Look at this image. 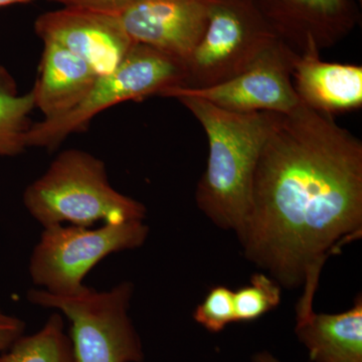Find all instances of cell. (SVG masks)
<instances>
[{
  "instance_id": "obj_1",
  "label": "cell",
  "mask_w": 362,
  "mask_h": 362,
  "mask_svg": "<svg viewBox=\"0 0 362 362\" xmlns=\"http://www.w3.org/2000/svg\"><path fill=\"white\" fill-rule=\"evenodd\" d=\"M361 233V140L300 103L259 154L235 233L245 257L282 287L316 295L328 257Z\"/></svg>"
},
{
  "instance_id": "obj_2",
  "label": "cell",
  "mask_w": 362,
  "mask_h": 362,
  "mask_svg": "<svg viewBox=\"0 0 362 362\" xmlns=\"http://www.w3.org/2000/svg\"><path fill=\"white\" fill-rule=\"evenodd\" d=\"M173 98L201 123L209 140L206 171L195 190L197 206L214 225L237 233L246 218L259 154L282 114L238 113L188 95Z\"/></svg>"
},
{
  "instance_id": "obj_3",
  "label": "cell",
  "mask_w": 362,
  "mask_h": 362,
  "mask_svg": "<svg viewBox=\"0 0 362 362\" xmlns=\"http://www.w3.org/2000/svg\"><path fill=\"white\" fill-rule=\"evenodd\" d=\"M23 204L44 228L144 221L147 213L141 202L112 187L101 159L78 149L59 154L44 175L26 187Z\"/></svg>"
},
{
  "instance_id": "obj_4",
  "label": "cell",
  "mask_w": 362,
  "mask_h": 362,
  "mask_svg": "<svg viewBox=\"0 0 362 362\" xmlns=\"http://www.w3.org/2000/svg\"><path fill=\"white\" fill-rule=\"evenodd\" d=\"M183 63L158 49L134 44L115 70L100 76L88 96L74 110L54 120L35 123L26 135L28 147L54 149L71 133L82 132L98 114L123 102L161 96L185 87Z\"/></svg>"
},
{
  "instance_id": "obj_5",
  "label": "cell",
  "mask_w": 362,
  "mask_h": 362,
  "mask_svg": "<svg viewBox=\"0 0 362 362\" xmlns=\"http://www.w3.org/2000/svg\"><path fill=\"white\" fill-rule=\"evenodd\" d=\"M144 221L103 223L98 228L54 225L44 228L30 262L33 283L59 297H75L90 289L86 276L112 254L134 250L146 242Z\"/></svg>"
},
{
  "instance_id": "obj_6",
  "label": "cell",
  "mask_w": 362,
  "mask_h": 362,
  "mask_svg": "<svg viewBox=\"0 0 362 362\" xmlns=\"http://www.w3.org/2000/svg\"><path fill=\"white\" fill-rule=\"evenodd\" d=\"M134 285L124 281L108 291L90 288L75 297L30 290V303L57 309L71 321L77 362H142L141 338L129 316Z\"/></svg>"
},
{
  "instance_id": "obj_7",
  "label": "cell",
  "mask_w": 362,
  "mask_h": 362,
  "mask_svg": "<svg viewBox=\"0 0 362 362\" xmlns=\"http://www.w3.org/2000/svg\"><path fill=\"white\" fill-rule=\"evenodd\" d=\"M255 0H207L204 37L185 63V87L204 89L237 77L277 42Z\"/></svg>"
},
{
  "instance_id": "obj_8",
  "label": "cell",
  "mask_w": 362,
  "mask_h": 362,
  "mask_svg": "<svg viewBox=\"0 0 362 362\" xmlns=\"http://www.w3.org/2000/svg\"><path fill=\"white\" fill-rule=\"evenodd\" d=\"M297 54L283 40H278L237 77L204 89L173 88L161 97L188 95L238 113L268 111L288 114L301 103L292 82L293 64Z\"/></svg>"
},
{
  "instance_id": "obj_9",
  "label": "cell",
  "mask_w": 362,
  "mask_h": 362,
  "mask_svg": "<svg viewBox=\"0 0 362 362\" xmlns=\"http://www.w3.org/2000/svg\"><path fill=\"white\" fill-rule=\"evenodd\" d=\"M35 32L84 59L99 77L115 70L135 44L119 14L78 7L40 14Z\"/></svg>"
},
{
  "instance_id": "obj_10",
  "label": "cell",
  "mask_w": 362,
  "mask_h": 362,
  "mask_svg": "<svg viewBox=\"0 0 362 362\" xmlns=\"http://www.w3.org/2000/svg\"><path fill=\"white\" fill-rule=\"evenodd\" d=\"M279 39L301 54L335 47L361 23L356 0H255Z\"/></svg>"
},
{
  "instance_id": "obj_11",
  "label": "cell",
  "mask_w": 362,
  "mask_h": 362,
  "mask_svg": "<svg viewBox=\"0 0 362 362\" xmlns=\"http://www.w3.org/2000/svg\"><path fill=\"white\" fill-rule=\"evenodd\" d=\"M135 44L148 45L185 65L207 25V0H138L119 14Z\"/></svg>"
},
{
  "instance_id": "obj_12",
  "label": "cell",
  "mask_w": 362,
  "mask_h": 362,
  "mask_svg": "<svg viewBox=\"0 0 362 362\" xmlns=\"http://www.w3.org/2000/svg\"><path fill=\"white\" fill-rule=\"evenodd\" d=\"M292 82L300 102L320 113L334 116L362 106V66L322 61L313 40L297 54Z\"/></svg>"
},
{
  "instance_id": "obj_13",
  "label": "cell",
  "mask_w": 362,
  "mask_h": 362,
  "mask_svg": "<svg viewBox=\"0 0 362 362\" xmlns=\"http://www.w3.org/2000/svg\"><path fill=\"white\" fill-rule=\"evenodd\" d=\"M99 75L75 54L45 40L40 76L33 88L35 107L45 120H54L74 110L94 87Z\"/></svg>"
},
{
  "instance_id": "obj_14",
  "label": "cell",
  "mask_w": 362,
  "mask_h": 362,
  "mask_svg": "<svg viewBox=\"0 0 362 362\" xmlns=\"http://www.w3.org/2000/svg\"><path fill=\"white\" fill-rule=\"evenodd\" d=\"M296 332L313 362H362V298L349 310L316 313L313 305H297Z\"/></svg>"
},
{
  "instance_id": "obj_15",
  "label": "cell",
  "mask_w": 362,
  "mask_h": 362,
  "mask_svg": "<svg viewBox=\"0 0 362 362\" xmlns=\"http://www.w3.org/2000/svg\"><path fill=\"white\" fill-rule=\"evenodd\" d=\"M35 107L33 90L18 95L13 78L0 66V156H16L28 148L30 114Z\"/></svg>"
},
{
  "instance_id": "obj_16",
  "label": "cell",
  "mask_w": 362,
  "mask_h": 362,
  "mask_svg": "<svg viewBox=\"0 0 362 362\" xmlns=\"http://www.w3.org/2000/svg\"><path fill=\"white\" fill-rule=\"evenodd\" d=\"M0 362H77L62 314H52L37 332L18 338Z\"/></svg>"
},
{
  "instance_id": "obj_17",
  "label": "cell",
  "mask_w": 362,
  "mask_h": 362,
  "mask_svg": "<svg viewBox=\"0 0 362 362\" xmlns=\"http://www.w3.org/2000/svg\"><path fill=\"white\" fill-rule=\"evenodd\" d=\"M281 303V286L266 274H255L249 285L233 292L235 322H251Z\"/></svg>"
},
{
  "instance_id": "obj_18",
  "label": "cell",
  "mask_w": 362,
  "mask_h": 362,
  "mask_svg": "<svg viewBox=\"0 0 362 362\" xmlns=\"http://www.w3.org/2000/svg\"><path fill=\"white\" fill-rule=\"evenodd\" d=\"M194 318L195 322L213 333L221 332L228 324L235 322L232 290L226 286L214 287L204 301L197 305Z\"/></svg>"
},
{
  "instance_id": "obj_19",
  "label": "cell",
  "mask_w": 362,
  "mask_h": 362,
  "mask_svg": "<svg viewBox=\"0 0 362 362\" xmlns=\"http://www.w3.org/2000/svg\"><path fill=\"white\" fill-rule=\"evenodd\" d=\"M25 322L18 317L9 315L0 308V356L25 334Z\"/></svg>"
},
{
  "instance_id": "obj_20",
  "label": "cell",
  "mask_w": 362,
  "mask_h": 362,
  "mask_svg": "<svg viewBox=\"0 0 362 362\" xmlns=\"http://www.w3.org/2000/svg\"><path fill=\"white\" fill-rule=\"evenodd\" d=\"M66 7L90 9L102 13L120 14L138 0H52Z\"/></svg>"
},
{
  "instance_id": "obj_21",
  "label": "cell",
  "mask_w": 362,
  "mask_h": 362,
  "mask_svg": "<svg viewBox=\"0 0 362 362\" xmlns=\"http://www.w3.org/2000/svg\"><path fill=\"white\" fill-rule=\"evenodd\" d=\"M252 362H282L276 358L275 356H272L270 352L262 351L259 354H255L252 356Z\"/></svg>"
},
{
  "instance_id": "obj_22",
  "label": "cell",
  "mask_w": 362,
  "mask_h": 362,
  "mask_svg": "<svg viewBox=\"0 0 362 362\" xmlns=\"http://www.w3.org/2000/svg\"><path fill=\"white\" fill-rule=\"evenodd\" d=\"M33 0H0V7L13 6V4H28Z\"/></svg>"
},
{
  "instance_id": "obj_23",
  "label": "cell",
  "mask_w": 362,
  "mask_h": 362,
  "mask_svg": "<svg viewBox=\"0 0 362 362\" xmlns=\"http://www.w3.org/2000/svg\"><path fill=\"white\" fill-rule=\"evenodd\" d=\"M356 1H359V4H361L362 0H356Z\"/></svg>"
},
{
  "instance_id": "obj_24",
  "label": "cell",
  "mask_w": 362,
  "mask_h": 362,
  "mask_svg": "<svg viewBox=\"0 0 362 362\" xmlns=\"http://www.w3.org/2000/svg\"><path fill=\"white\" fill-rule=\"evenodd\" d=\"M0 66H1V65H0Z\"/></svg>"
}]
</instances>
